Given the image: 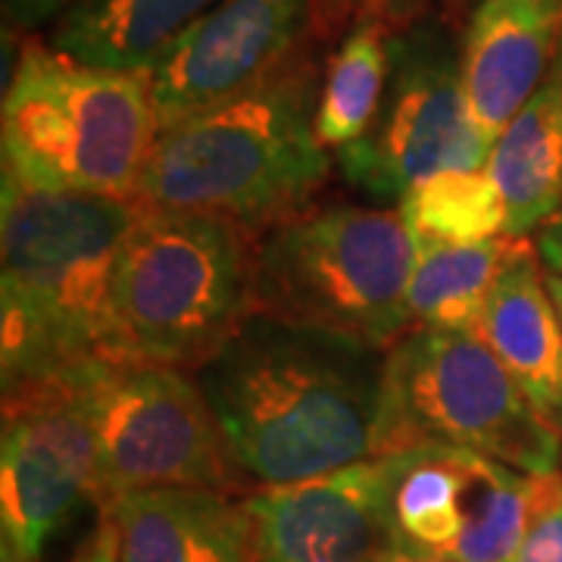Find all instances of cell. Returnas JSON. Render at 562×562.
Wrapping results in <instances>:
<instances>
[{
	"mask_svg": "<svg viewBox=\"0 0 562 562\" xmlns=\"http://www.w3.org/2000/svg\"><path fill=\"white\" fill-rule=\"evenodd\" d=\"M220 0H81L47 29V44L69 60L150 76L176 41Z\"/></svg>",
	"mask_w": 562,
	"mask_h": 562,
	"instance_id": "2e32d148",
	"label": "cell"
},
{
	"mask_svg": "<svg viewBox=\"0 0 562 562\" xmlns=\"http://www.w3.org/2000/svg\"><path fill=\"white\" fill-rule=\"evenodd\" d=\"M562 44L560 0H482L460 41L462 88L491 140L541 88Z\"/></svg>",
	"mask_w": 562,
	"mask_h": 562,
	"instance_id": "4fadbf2b",
	"label": "cell"
},
{
	"mask_svg": "<svg viewBox=\"0 0 562 562\" xmlns=\"http://www.w3.org/2000/svg\"><path fill=\"white\" fill-rule=\"evenodd\" d=\"M98 431L72 372L3 391L0 531L38 560L47 541L94 503Z\"/></svg>",
	"mask_w": 562,
	"mask_h": 562,
	"instance_id": "30bf717a",
	"label": "cell"
},
{
	"mask_svg": "<svg viewBox=\"0 0 562 562\" xmlns=\"http://www.w3.org/2000/svg\"><path fill=\"white\" fill-rule=\"evenodd\" d=\"M416 241L401 210L325 203L254 241V313L391 350L409 331Z\"/></svg>",
	"mask_w": 562,
	"mask_h": 562,
	"instance_id": "5b68a950",
	"label": "cell"
},
{
	"mask_svg": "<svg viewBox=\"0 0 562 562\" xmlns=\"http://www.w3.org/2000/svg\"><path fill=\"white\" fill-rule=\"evenodd\" d=\"M409 235L447 244H482L506 235V203L484 169L428 176L397 203Z\"/></svg>",
	"mask_w": 562,
	"mask_h": 562,
	"instance_id": "ffe728a7",
	"label": "cell"
},
{
	"mask_svg": "<svg viewBox=\"0 0 562 562\" xmlns=\"http://www.w3.org/2000/svg\"><path fill=\"white\" fill-rule=\"evenodd\" d=\"M484 172L506 203V238H531L562 210V44L541 88L494 140Z\"/></svg>",
	"mask_w": 562,
	"mask_h": 562,
	"instance_id": "e0dca14e",
	"label": "cell"
},
{
	"mask_svg": "<svg viewBox=\"0 0 562 562\" xmlns=\"http://www.w3.org/2000/svg\"><path fill=\"white\" fill-rule=\"evenodd\" d=\"M122 562H260L247 501L220 487H147L110 506Z\"/></svg>",
	"mask_w": 562,
	"mask_h": 562,
	"instance_id": "5bb4252c",
	"label": "cell"
},
{
	"mask_svg": "<svg viewBox=\"0 0 562 562\" xmlns=\"http://www.w3.org/2000/svg\"><path fill=\"white\" fill-rule=\"evenodd\" d=\"M254 241L241 222L147 206L116 262V325L128 357L194 372L254 313Z\"/></svg>",
	"mask_w": 562,
	"mask_h": 562,
	"instance_id": "8992f818",
	"label": "cell"
},
{
	"mask_svg": "<svg viewBox=\"0 0 562 562\" xmlns=\"http://www.w3.org/2000/svg\"><path fill=\"white\" fill-rule=\"evenodd\" d=\"M435 0H313V32L319 38L350 32L360 22H379L391 35L428 16Z\"/></svg>",
	"mask_w": 562,
	"mask_h": 562,
	"instance_id": "44dd1931",
	"label": "cell"
},
{
	"mask_svg": "<svg viewBox=\"0 0 562 562\" xmlns=\"http://www.w3.org/2000/svg\"><path fill=\"white\" fill-rule=\"evenodd\" d=\"M472 450L525 475L557 472L562 435L475 331L409 328L387 350L382 450Z\"/></svg>",
	"mask_w": 562,
	"mask_h": 562,
	"instance_id": "52a82bcc",
	"label": "cell"
},
{
	"mask_svg": "<svg viewBox=\"0 0 562 562\" xmlns=\"http://www.w3.org/2000/svg\"><path fill=\"white\" fill-rule=\"evenodd\" d=\"M72 382L98 431V509L147 487L238 494L247 482L194 372L120 353L72 369Z\"/></svg>",
	"mask_w": 562,
	"mask_h": 562,
	"instance_id": "ba28073f",
	"label": "cell"
},
{
	"mask_svg": "<svg viewBox=\"0 0 562 562\" xmlns=\"http://www.w3.org/2000/svg\"><path fill=\"white\" fill-rule=\"evenodd\" d=\"M560 3H562V0H560Z\"/></svg>",
	"mask_w": 562,
	"mask_h": 562,
	"instance_id": "f1b7e54d",
	"label": "cell"
},
{
	"mask_svg": "<svg viewBox=\"0 0 562 562\" xmlns=\"http://www.w3.org/2000/svg\"><path fill=\"white\" fill-rule=\"evenodd\" d=\"M387 350L250 313L194 369L247 482L294 484L382 450Z\"/></svg>",
	"mask_w": 562,
	"mask_h": 562,
	"instance_id": "6da1fadb",
	"label": "cell"
},
{
	"mask_svg": "<svg viewBox=\"0 0 562 562\" xmlns=\"http://www.w3.org/2000/svg\"><path fill=\"white\" fill-rule=\"evenodd\" d=\"M531 244H535V250L541 257L543 269L562 279V210L531 235Z\"/></svg>",
	"mask_w": 562,
	"mask_h": 562,
	"instance_id": "d4e9b609",
	"label": "cell"
},
{
	"mask_svg": "<svg viewBox=\"0 0 562 562\" xmlns=\"http://www.w3.org/2000/svg\"><path fill=\"white\" fill-rule=\"evenodd\" d=\"M422 450L250 491L244 501L257 525L260 562H391L397 487Z\"/></svg>",
	"mask_w": 562,
	"mask_h": 562,
	"instance_id": "8fae6325",
	"label": "cell"
},
{
	"mask_svg": "<svg viewBox=\"0 0 562 562\" xmlns=\"http://www.w3.org/2000/svg\"><path fill=\"white\" fill-rule=\"evenodd\" d=\"M160 135L150 76L113 72L25 41L0 106L3 179L50 194L135 198Z\"/></svg>",
	"mask_w": 562,
	"mask_h": 562,
	"instance_id": "277c9868",
	"label": "cell"
},
{
	"mask_svg": "<svg viewBox=\"0 0 562 562\" xmlns=\"http://www.w3.org/2000/svg\"><path fill=\"white\" fill-rule=\"evenodd\" d=\"M331 176L301 63L210 113L162 128L135 201L241 222L254 235L310 206Z\"/></svg>",
	"mask_w": 562,
	"mask_h": 562,
	"instance_id": "3957f363",
	"label": "cell"
},
{
	"mask_svg": "<svg viewBox=\"0 0 562 562\" xmlns=\"http://www.w3.org/2000/svg\"><path fill=\"white\" fill-rule=\"evenodd\" d=\"M391 32L360 22L344 32L316 94V135L328 150H344L372 128L387 88Z\"/></svg>",
	"mask_w": 562,
	"mask_h": 562,
	"instance_id": "d6986e66",
	"label": "cell"
},
{
	"mask_svg": "<svg viewBox=\"0 0 562 562\" xmlns=\"http://www.w3.org/2000/svg\"><path fill=\"white\" fill-rule=\"evenodd\" d=\"M513 562H562V501L541 516H531Z\"/></svg>",
	"mask_w": 562,
	"mask_h": 562,
	"instance_id": "7402d4cb",
	"label": "cell"
},
{
	"mask_svg": "<svg viewBox=\"0 0 562 562\" xmlns=\"http://www.w3.org/2000/svg\"><path fill=\"white\" fill-rule=\"evenodd\" d=\"M416 266L409 276V319L416 328L479 331L487 297L516 238L482 244H447L416 238Z\"/></svg>",
	"mask_w": 562,
	"mask_h": 562,
	"instance_id": "ac0fdd59",
	"label": "cell"
},
{
	"mask_svg": "<svg viewBox=\"0 0 562 562\" xmlns=\"http://www.w3.org/2000/svg\"><path fill=\"white\" fill-rule=\"evenodd\" d=\"M391 562H453V560H441V557H416V553H394Z\"/></svg>",
	"mask_w": 562,
	"mask_h": 562,
	"instance_id": "83f0119b",
	"label": "cell"
},
{
	"mask_svg": "<svg viewBox=\"0 0 562 562\" xmlns=\"http://www.w3.org/2000/svg\"><path fill=\"white\" fill-rule=\"evenodd\" d=\"M306 35L313 0H220L150 72L160 132L276 79Z\"/></svg>",
	"mask_w": 562,
	"mask_h": 562,
	"instance_id": "7c38bea8",
	"label": "cell"
},
{
	"mask_svg": "<svg viewBox=\"0 0 562 562\" xmlns=\"http://www.w3.org/2000/svg\"><path fill=\"white\" fill-rule=\"evenodd\" d=\"M69 562H122L120 531L106 509H98V522L88 531V538L79 543Z\"/></svg>",
	"mask_w": 562,
	"mask_h": 562,
	"instance_id": "cb8c5ba5",
	"label": "cell"
},
{
	"mask_svg": "<svg viewBox=\"0 0 562 562\" xmlns=\"http://www.w3.org/2000/svg\"><path fill=\"white\" fill-rule=\"evenodd\" d=\"M475 335L562 435V319L528 238L513 244Z\"/></svg>",
	"mask_w": 562,
	"mask_h": 562,
	"instance_id": "9a60e30c",
	"label": "cell"
},
{
	"mask_svg": "<svg viewBox=\"0 0 562 562\" xmlns=\"http://www.w3.org/2000/svg\"><path fill=\"white\" fill-rule=\"evenodd\" d=\"M81 0H3V29L13 35L50 29Z\"/></svg>",
	"mask_w": 562,
	"mask_h": 562,
	"instance_id": "603a6c76",
	"label": "cell"
},
{
	"mask_svg": "<svg viewBox=\"0 0 562 562\" xmlns=\"http://www.w3.org/2000/svg\"><path fill=\"white\" fill-rule=\"evenodd\" d=\"M547 288H550V297H553V303H557V310H560V319H562V279L560 276L547 272Z\"/></svg>",
	"mask_w": 562,
	"mask_h": 562,
	"instance_id": "4316f807",
	"label": "cell"
},
{
	"mask_svg": "<svg viewBox=\"0 0 562 562\" xmlns=\"http://www.w3.org/2000/svg\"><path fill=\"white\" fill-rule=\"evenodd\" d=\"M0 562H38L35 557H29V553H22L20 547L13 541H7V538H0Z\"/></svg>",
	"mask_w": 562,
	"mask_h": 562,
	"instance_id": "484cf974",
	"label": "cell"
},
{
	"mask_svg": "<svg viewBox=\"0 0 562 562\" xmlns=\"http://www.w3.org/2000/svg\"><path fill=\"white\" fill-rule=\"evenodd\" d=\"M144 203L113 194H50L3 179L0 201V384L57 379L125 353L116 325V262Z\"/></svg>",
	"mask_w": 562,
	"mask_h": 562,
	"instance_id": "7a4b0ae2",
	"label": "cell"
},
{
	"mask_svg": "<svg viewBox=\"0 0 562 562\" xmlns=\"http://www.w3.org/2000/svg\"><path fill=\"white\" fill-rule=\"evenodd\" d=\"M391 69L379 116L335 154L341 179L379 203H401L413 184L450 169H484L494 140L472 120L462 88L460 41L425 20L387 41Z\"/></svg>",
	"mask_w": 562,
	"mask_h": 562,
	"instance_id": "9c48e42d",
	"label": "cell"
}]
</instances>
